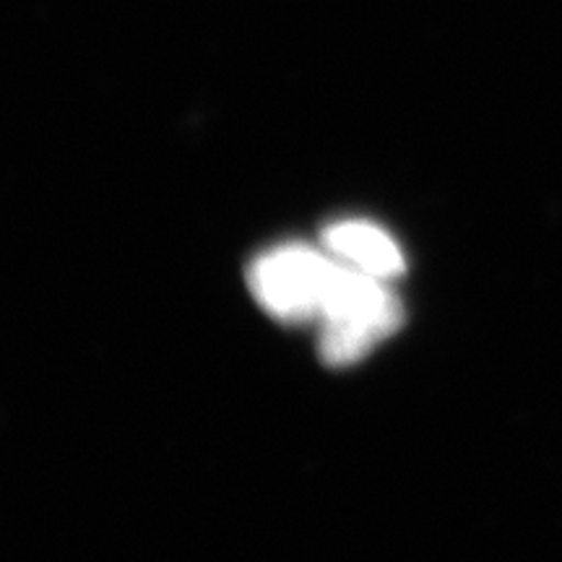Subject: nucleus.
Returning a JSON list of instances; mask_svg holds the SVG:
<instances>
[{
	"instance_id": "nucleus-1",
	"label": "nucleus",
	"mask_w": 562,
	"mask_h": 562,
	"mask_svg": "<svg viewBox=\"0 0 562 562\" xmlns=\"http://www.w3.org/2000/svg\"><path fill=\"white\" fill-rule=\"evenodd\" d=\"M389 284L391 281L351 269L344 261L336 263L318 321L323 362L331 368H349L398 331L404 307Z\"/></svg>"
},
{
	"instance_id": "nucleus-2",
	"label": "nucleus",
	"mask_w": 562,
	"mask_h": 562,
	"mask_svg": "<svg viewBox=\"0 0 562 562\" xmlns=\"http://www.w3.org/2000/svg\"><path fill=\"white\" fill-rule=\"evenodd\" d=\"M336 263L339 261L326 248H273L252 261L248 271L250 292L273 318L284 323L321 321Z\"/></svg>"
},
{
	"instance_id": "nucleus-3",
	"label": "nucleus",
	"mask_w": 562,
	"mask_h": 562,
	"mask_svg": "<svg viewBox=\"0 0 562 562\" xmlns=\"http://www.w3.org/2000/svg\"><path fill=\"white\" fill-rule=\"evenodd\" d=\"M323 248L351 269L393 281L406 269L404 252L389 232L364 220L336 222L323 232Z\"/></svg>"
}]
</instances>
